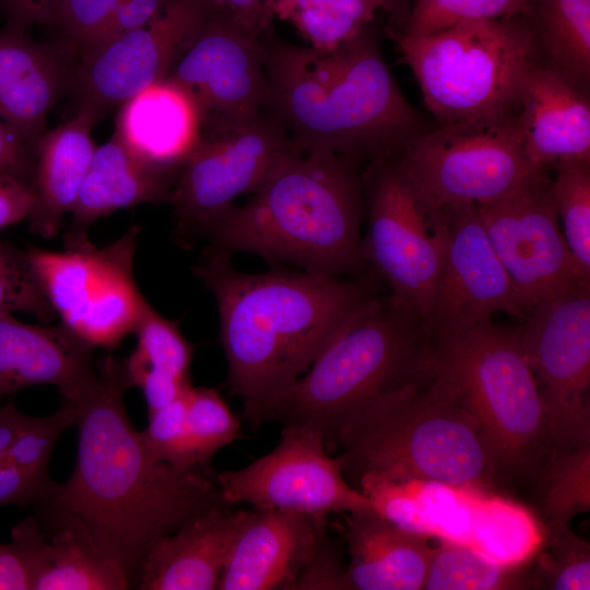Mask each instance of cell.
Instances as JSON below:
<instances>
[{
	"label": "cell",
	"instance_id": "1",
	"mask_svg": "<svg viewBox=\"0 0 590 590\" xmlns=\"http://www.w3.org/2000/svg\"><path fill=\"white\" fill-rule=\"evenodd\" d=\"M129 387L122 363L107 356L95 382L68 401L78 416L75 465L34 505L33 517L45 533H68L114 563L135 587L160 539L226 503L209 469H177L152 453L126 411Z\"/></svg>",
	"mask_w": 590,
	"mask_h": 590
},
{
	"label": "cell",
	"instance_id": "2",
	"mask_svg": "<svg viewBox=\"0 0 590 590\" xmlns=\"http://www.w3.org/2000/svg\"><path fill=\"white\" fill-rule=\"evenodd\" d=\"M193 272L215 298L226 385L253 428L270 421L323 347L377 297L364 281L305 271L243 273L217 250Z\"/></svg>",
	"mask_w": 590,
	"mask_h": 590
},
{
	"label": "cell",
	"instance_id": "3",
	"mask_svg": "<svg viewBox=\"0 0 590 590\" xmlns=\"http://www.w3.org/2000/svg\"><path fill=\"white\" fill-rule=\"evenodd\" d=\"M261 40L266 110L297 149L368 163L398 158L433 127L400 91L374 22L330 51L284 42L273 27Z\"/></svg>",
	"mask_w": 590,
	"mask_h": 590
},
{
	"label": "cell",
	"instance_id": "4",
	"mask_svg": "<svg viewBox=\"0 0 590 590\" xmlns=\"http://www.w3.org/2000/svg\"><path fill=\"white\" fill-rule=\"evenodd\" d=\"M357 160L294 148L252 198L205 231L212 250L249 252L270 263L340 278L363 266L365 198Z\"/></svg>",
	"mask_w": 590,
	"mask_h": 590
},
{
	"label": "cell",
	"instance_id": "5",
	"mask_svg": "<svg viewBox=\"0 0 590 590\" xmlns=\"http://www.w3.org/2000/svg\"><path fill=\"white\" fill-rule=\"evenodd\" d=\"M330 453L353 486L370 474L481 498L499 483L479 424L423 361L413 380L345 423Z\"/></svg>",
	"mask_w": 590,
	"mask_h": 590
},
{
	"label": "cell",
	"instance_id": "6",
	"mask_svg": "<svg viewBox=\"0 0 590 590\" xmlns=\"http://www.w3.org/2000/svg\"><path fill=\"white\" fill-rule=\"evenodd\" d=\"M423 364L451 388L479 424L498 481L533 484L553 442L519 327L491 318L462 333L428 340Z\"/></svg>",
	"mask_w": 590,
	"mask_h": 590
},
{
	"label": "cell",
	"instance_id": "7",
	"mask_svg": "<svg viewBox=\"0 0 590 590\" xmlns=\"http://www.w3.org/2000/svg\"><path fill=\"white\" fill-rule=\"evenodd\" d=\"M422 320L376 297L323 347L270 421L318 432L330 452L340 428L422 370Z\"/></svg>",
	"mask_w": 590,
	"mask_h": 590
},
{
	"label": "cell",
	"instance_id": "8",
	"mask_svg": "<svg viewBox=\"0 0 590 590\" xmlns=\"http://www.w3.org/2000/svg\"><path fill=\"white\" fill-rule=\"evenodd\" d=\"M436 125L479 123L518 113L542 63L528 15L462 22L425 37H398Z\"/></svg>",
	"mask_w": 590,
	"mask_h": 590
},
{
	"label": "cell",
	"instance_id": "9",
	"mask_svg": "<svg viewBox=\"0 0 590 590\" xmlns=\"http://www.w3.org/2000/svg\"><path fill=\"white\" fill-rule=\"evenodd\" d=\"M394 160L425 210L492 202L541 170L524 156L517 115L435 125Z\"/></svg>",
	"mask_w": 590,
	"mask_h": 590
},
{
	"label": "cell",
	"instance_id": "10",
	"mask_svg": "<svg viewBox=\"0 0 590 590\" xmlns=\"http://www.w3.org/2000/svg\"><path fill=\"white\" fill-rule=\"evenodd\" d=\"M138 236L132 226L102 248L25 250L60 323L94 349L113 350L134 331L145 299L133 273Z\"/></svg>",
	"mask_w": 590,
	"mask_h": 590
},
{
	"label": "cell",
	"instance_id": "11",
	"mask_svg": "<svg viewBox=\"0 0 590 590\" xmlns=\"http://www.w3.org/2000/svg\"><path fill=\"white\" fill-rule=\"evenodd\" d=\"M362 181L368 209L363 263L386 283L391 304L423 322L442 266L441 222L423 208L394 158L369 162Z\"/></svg>",
	"mask_w": 590,
	"mask_h": 590
},
{
	"label": "cell",
	"instance_id": "12",
	"mask_svg": "<svg viewBox=\"0 0 590 590\" xmlns=\"http://www.w3.org/2000/svg\"><path fill=\"white\" fill-rule=\"evenodd\" d=\"M293 148L286 130L266 109L250 118L201 127L168 200L177 240L189 245L203 236L237 197L253 192Z\"/></svg>",
	"mask_w": 590,
	"mask_h": 590
},
{
	"label": "cell",
	"instance_id": "13",
	"mask_svg": "<svg viewBox=\"0 0 590 590\" xmlns=\"http://www.w3.org/2000/svg\"><path fill=\"white\" fill-rule=\"evenodd\" d=\"M519 327L554 449L590 444V284L533 306Z\"/></svg>",
	"mask_w": 590,
	"mask_h": 590
},
{
	"label": "cell",
	"instance_id": "14",
	"mask_svg": "<svg viewBox=\"0 0 590 590\" xmlns=\"http://www.w3.org/2000/svg\"><path fill=\"white\" fill-rule=\"evenodd\" d=\"M477 209L524 315L543 300L590 284L579 273L559 227L545 170L499 199L477 204Z\"/></svg>",
	"mask_w": 590,
	"mask_h": 590
},
{
	"label": "cell",
	"instance_id": "15",
	"mask_svg": "<svg viewBox=\"0 0 590 590\" xmlns=\"http://www.w3.org/2000/svg\"><path fill=\"white\" fill-rule=\"evenodd\" d=\"M226 504L328 517L373 510L369 499L343 474L320 434L283 426L280 444L249 465L215 474Z\"/></svg>",
	"mask_w": 590,
	"mask_h": 590
},
{
	"label": "cell",
	"instance_id": "16",
	"mask_svg": "<svg viewBox=\"0 0 590 590\" xmlns=\"http://www.w3.org/2000/svg\"><path fill=\"white\" fill-rule=\"evenodd\" d=\"M211 13L204 0H168L150 23L82 50L71 85L102 114L165 80Z\"/></svg>",
	"mask_w": 590,
	"mask_h": 590
},
{
	"label": "cell",
	"instance_id": "17",
	"mask_svg": "<svg viewBox=\"0 0 590 590\" xmlns=\"http://www.w3.org/2000/svg\"><path fill=\"white\" fill-rule=\"evenodd\" d=\"M445 232L439 279L423 319L428 340L462 333L493 315L523 318L514 285L495 252L477 204L434 210Z\"/></svg>",
	"mask_w": 590,
	"mask_h": 590
},
{
	"label": "cell",
	"instance_id": "18",
	"mask_svg": "<svg viewBox=\"0 0 590 590\" xmlns=\"http://www.w3.org/2000/svg\"><path fill=\"white\" fill-rule=\"evenodd\" d=\"M196 104L201 127L266 109L269 88L261 37L210 13L166 78Z\"/></svg>",
	"mask_w": 590,
	"mask_h": 590
},
{
	"label": "cell",
	"instance_id": "19",
	"mask_svg": "<svg viewBox=\"0 0 590 590\" xmlns=\"http://www.w3.org/2000/svg\"><path fill=\"white\" fill-rule=\"evenodd\" d=\"M327 517L248 510L226 558L219 590H288L328 547Z\"/></svg>",
	"mask_w": 590,
	"mask_h": 590
},
{
	"label": "cell",
	"instance_id": "20",
	"mask_svg": "<svg viewBox=\"0 0 590 590\" xmlns=\"http://www.w3.org/2000/svg\"><path fill=\"white\" fill-rule=\"evenodd\" d=\"M76 54L63 42L42 44L0 30V119L33 152L49 111L71 85Z\"/></svg>",
	"mask_w": 590,
	"mask_h": 590
},
{
	"label": "cell",
	"instance_id": "21",
	"mask_svg": "<svg viewBox=\"0 0 590 590\" xmlns=\"http://www.w3.org/2000/svg\"><path fill=\"white\" fill-rule=\"evenodd\" d=\"M93 351L62 323L28 324L0 314V401L38 385L56 386L64 401L76 400L97 378Z\"/></svg>",
	"mask_w": 590,
	"mask_h": 590
},
{
	"label": "cell",
	"instance_id": "22",
	"mask_svg": "<svg viewBox=\"0 0 590 590\" xmlns=\"http://www.w3.org/2000/svg\"><path fill=\"white\" fill-rule=\"evenodd\" d=\"M523 153L536 169L563 160L590 161V98L563 76L538 64L527 78L517 114Z\"/></svg>",
	"mask_w": 590,
	"mask_h": 590
},
{
	"label": "cell",
	"instance_id": "23",
	"mask_svg": "<svg viewBox=\"0 0 590 590\" xmlns=\"http://www.w3.org/2000/svg\"><path fill=\"white\" fill-rule=\"evenodd\" d=\"M212 506L160 539L149 551L135 588L140 590H213L247 511Z\"/></svg>",
	"mask_w": 590,
	"mask_h": 590
},
{
	"label": "cell",
	"instance_id": "24",
	"mask_svg": "<svg viewBox=\"0 0 590 590\" xmlns=\"http://www.w3.org/2000/svg\"><path fill=\"white\" fill-rule=\"evenodd\" d=\"M345 515L350 564L341 589L422 590L433 552L429 536L401 529L374 510Z\"/></svg>",
	"mask_w": 590,
	"mask_h": 590
},
{
	"label": "cell",
	"instance_id": "25",
	"mask_svg": "<svg viewBox=\"0 0 590 590\" xmlns=\"http://www.w3.org/2000/svg\"><path fill=\"white\" fill-rule=\"evenodd\" d=\"M178 172L160 168L132 154L115 135L96 146L81 186L66 248L87 243V229L98 219L141 203L168 201Z\"/></svg>",
	"mask_w": 590,
	"mask_h": 590
},
{
	"label": "cell",
	"instance_id": "26",
	"mask_svg": "<svg viewBox=\"0 0 590 590\" xmlns=\"http://www.w3.org/2000/svg\"><path fill=\"white\" fill-rule=\"evenodd\" d=\"M200 132L196 104L180 86L165 79L121 105L114 134L145 163L179 172Z\"/></svg>",
	"mask_w": 590,
	"mask_h": 590
},
{
	"label": "cell",
	"instance_id": "27",
	"mask_svg": "<svg viewBox=\"0 0 590 590\" xmlns=\"http://www.w3.org/2000/svg\"><path fill=\"white\" fill-rule=\"evenodd\" d=\"M98 119L85 106L75 116L44 132L34 151L32 187L35 208L28 217L31 229L44 238L58 235L66 214H71L94 155L91 131Z\"/></svg>",
	"mask_w": 590,
	"mask_h": 590
},
{
	"label": "cell",
	"instance_id": "28",
	"mask_svg": "<svg viewBox=\"0 0 590 590\" xmlns=\"http://www.w3.org/2000/svg\"><path fill=\"white\" fill-rule=\"evenodd\" d=\"M133 333L137 345L122 367L129 386L142 391L150 415L192 387L193 346L182 335L178 322L160 315L146 299Z\"/></svg>",
	"mask_w": 590,
	"mask_h": 590
},
{
	"label": "cell",
	"instance_id": "29",
	"mask_svg": "<svg viewBox=\"0 0 590 590\" xmlns=\"http://www.w3.org/2000/svg\"><path fill=\"white\" fill-rule=\"evenodd\" d=\"M528 19L542 63L589 91L590 0H536Z\"/></svg>",
	"mask_w": 590,
	"mask_h": 590
},
{
	"label": "cell",
	"instance_id": "30",
	"mask_svg": "<svg viewBox=\"0 0 590 590\" xmlns=\"http://www.w3.org/2000/svg\"><path fill=\"white\" fill-rule=\"evenodd\" d=\"M471 508V539L474 547L511 567H520L533 558L544 532L523 507L487 495Z\"/></svg>",
	"mask_w": 590,
	"mask_h": 590
},
{
	"label": "cell",
	"instance_id": "31",
	"mask_svg": "<svg viewBox=\"0 0 590 590\" xmlns=\"http://www.w3.org/2000/svg\"><path fill=\"white\" fill-rule=\"evenodd\" d=\"M378 0H273L274 17L292 24L318 51L333 50L374 22Z\"/></svg>",
	"mask_w": 590,
	"mask_h": 590
},
{
	"label": "cell",
	"instance_id": "32",
	"mask_svg": "<svg viewBox=\"0 0 590 590\" xmlns=\"http://www.w3.org/2000/svg\"><path fill=\"white\" fill-rule=\"evenodd\" d=\"M422 590H498L524 588L518 567L503 565L473 545L438 535Z\"/></svg>",
	"mask_w": 590,
	"mask_h": 590
},
{
	"label": "cell",
	"instance_id": "33",
	"mask_svg": "<svg viewBox=\"0 0 590 590\" xmlns=\"http://www.w3.org/2000/svg\"><path fill=\"white\" fill-rule=\"evenodd\" d=\"M43 570L33 590H126L132 586L114 563L64 532H50Z\"/></svg>",
	"mask_w": 590,
	"mask_h": 590
},
{
	"label": "cell",
	"instance_id": "34",
	"mask_svg": "<svg viewBox=\"0 0 590 590\" xmlns=\"http://www.w3.org/2000/svg\"><path fill=\"white\" fill-rule=\"evenodd\" d=\"M533 485L546 522H569L588 511L590 444L552 450Z\"/></svg>",
	"mask_w": 590,
	"mask_h": 590
},
{
	"label": "cell",
	"instance_id": "35",
	"mask_svg": "<svg viewBox=\"0 0 590 590\" xmlns=\"http://www.w3.org/2000/svg\"><path fill=\"white\" fill-rule=\"evenodd\" d=\"M552 167L551 187L564 237L579 273L590 280V161L563 160Z\"/></svg>",
	"mask_w": 590,
	"mask_h": 590
},
{
	"label": "cell",
	"instance_id": "36",
	"mask_svg": "<svg viewBox=\"0 0 590 590\" xmlns=\"http://www.w3.org/2000/svg\"><path fill=\"white\" fill-rule=\"evenodd\" d=\"M432 484L368 474L361 476L354 487L369 499L380 517L406 531L430 536L440 527L429 491Z\"/></svg>",
	"mask_w": 590,
	"mask_h": 590
},
{
	"label": "cell",
	"instance_id": "37",
	"mask_svg": "<svg viewBox=\"0 0 590 590\" xmlns=\"http://www.w3.org/2000/svg\"><path fill=\"white\" fill-rule=\"evenodd\" d=\"M529 586L551 590L590 589V548L569 522L547 521Z\"/></svg>",
	"mask_w": 590,
	"mask_h": 590
},
{
	"label": "cell",
	"instance_id": "38",
	"mask_svg": "<svg viewBox=\"0 0 590 590\" xmlns=\"http://www.w3.org/2000/svg\"><path fill=\"white\" fill-rule=\"evenodd\" d=\"M536 0H413L399 36L425 37L462 22L529 15Z\"/></svg>",
	"mask_w": 590,
	"mask_h": 590
},
{
	"label": "cell",
	"instance_id": "39",
	"mask_svg": "<svg viewBox=\"0 0 590 590\" xmlns=\"http://www.w3.org/2000/svg\"><path fill=\"white\" fill-rule=\"evenodd\" d=\"M186 425L196 465L209 469L214 455L239 436V421L220 392L191 387L186 393Z\"/></svg>",
	"mask_w": 590,
	"mask_h": 590
},
{
	"label": "cell",
	"instance_id": "40",
	"mask_svg": "<svg viewBox=\"0 0 590 590\" xmlns=\"http://www.w3.org/2000/svg\"><path fill=\"white\" fill-rule=\"evenodd\" d=\"M24 312L47 323L57 316L26 251L0 240V314Z\"/></svg>",
	"mask_w": 590,
	"mask_h": 590
},
{
	"label": "cell",
	"instance_id": "41",
	"mask_svg": "<svg viewBox=\"0 0 590 590\" xmlns=\"http://www.w3.org/2000/svg\"><path fill=\"white\" fill-rule=\"evenodd\" d=\"M186 393L150 414L149 425L141 434L156 458L177 469H201L196 465L189 441Z\"/></svg>",
	"mask_w": 590,
	"mask_h": 590
},
{
	"label": "cell",
	"instance_id": "42",
	"mask_svg": "<svg viewBox=\"0 0 590 590\" xmlns=\"http://www.w3.org/2000/svg\"><path fill=\"white\" fill-rule=\"evenodd\" d=\"M78 416L75 406L63 401L58 411L40 417L31 416V420L7 452L11 463L48 471L49 459L61 434L76 426Z\"/></svg>",
	"mask_w": 590,
	"mask_h": 590
},
{
	"label": "cell",
	"instance_id": "43",
	"mask_svg": "<svg viewBox=\"0 0 590 590\" xmlns=\"http://www.w3.org/2000/svg\"><path fill=\"white\" fill-rule=\"evenodd\" d=\"M123 0H66L50 25L76 56L91 46Z\"/></svg>",
	"mask_w": 590,
	"mask_h": 590
},
{
	"label": "cell",
	"instance_id": "44",
	"mask_svg": "<svg viewBox=\"0 0 590 590\" xmlns=\"http://www.w3.org/2000/svg\"><path fill=\"white\" fill-rule=\"evenodd\" d=\"M55 481L48 471L8 462L0 465V507L34 506L51 489Z\"/></svg>",
	"mask_w": 590,
	"mask_h": 590
},
{
	"label": "cell",
	"instance_id": "45",
	"mask_svg": "<svg viewBox=\"0 0 590 590\" xmlns=\"http://www.w3.org/2000/svg\"><path fill=\"white\" fill-rule=\"evenodd\" d=\"M211 13L227 17L261 37L272 28L273 0H204Z\"/></svg>",
	"mask_w": 590,
	"mask_h": 590
},
{
	"label": "cell",
	"instance_id": "46",
	"mask_svg": "<svg viewBox=\"0 0 590 590\" xmlns=\"http://www.w3.org/2000/svg\"><path fill=\"white\" fill-rule=\"evenodd\" d=\"M35 203L36 194L30 182L0 170V228L28 219Z\"/></svg>",
	"mask_w": 590,
	"mask_h": 590
},
{
	"label": "cell",
	"instance_id": "47",
	"mask_svg": "<svg viewBox=\"0 0 590 590\" xmlns=\"http://www.w3.org/2000/svg\"><path fill=\"white\" fill-rule=\"evenodd\" d=\"M167 2L168 0H123L95 42L85 49L150 23Z\"/></svg>",
	"mask_w": 590,
	"mask_h": 590
},
{
	"label": "cell",
	"instance_id": "48",
	"mask_svg": "<svg viewBox=\"0 0 590 590\" xmlns=\"http://www.w3.org/2000/svg\"><path fill=\"white\" fill-rule=\"evenodd\" d=\"M66 0H0L5 27L25 33L30 27L49 24Z\"/></svg>",
	"mask_w": 590,
	"mask_h": 590
},
{
	"label": "cell",
	"instance_id": "49",
	"mask_svg": "<svg viewBox=\"0 0 590 590\" xmlns=\"http://www.w3.org/2000/svg\"><path fill=\"white\" fill-rule=\"evenodd\" d=\"M34 154L22 138L0 119V170L32 185Z\"/></svg>",
	"mask_w": 590,
	"mask_h": 590
},
{
	"label": "cell",
	"instance_id": "50",
	"mask_svg": "<svg viewBox=\"0 0 590 590\" xmlns=\"http://www.w3.org/2000/svg\"><path fill=\"white\" fill-rule=\"evenodd\" d=\"M34 570L20 545L0 543V590H33Z\"/></svg>",
	"mask_w": 590,
	"mask_h": 590
},
{
	"label": "cell",
	"instance_id": "51",
	"mask_svg": "<svg viewBox=\"0 0 590 590\" xmlns=\"http://www.w3.org/2000/svg\"><path fill=\"white\" fill-rule=\"evenodd\" d=\"M31 416L22 413L14 402L0 404V451L7 453L26 428Z\"/></svg>",
	"mask_w": 590,
	"mask_h": 590
},
{
	"label": "cell",
	"instance_id": "52",
	"mask_svg": "<svg viewBox=\"0 0 590 590\" xmlns=\"http://www.w3.org/2000/svg\"><path fill=\"white\" fill-rule=\"evenodd\" d=\"M380 3V10H384L389 15L390 24L392 27L399 28L400 34L403 25L406 22L411 10V0H378Z\"/></svg>",
	"mask_w": 590,
	"mask_h": 590
},
{
	"label": "cell",
	"instance_id": "53",
	"mask_svg": "<svg viewBox=\"0 0 590 590\" xmlns=\"http://www.w3.org/2000/svg\"><path fill=\"white\" fill-rule=\"evenodd\" d=\"M8 462H10V461L8 459L7 453L0 451V465L5 464Z\"/></svg>",
	"mask_w": 590,
	"mask_h": 590
}]
</instances>
